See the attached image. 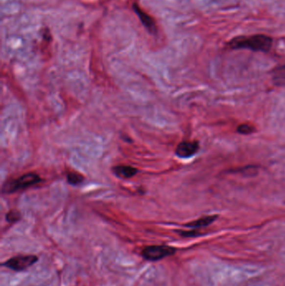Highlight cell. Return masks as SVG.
Masks as SVG:
<instances>
[{"label": "cell", "mask_w": 285, "mask_h": 286, "mask_svg": "<svg viewBox=\"0 0 285 286\" xmlns=\"http://www.w3.org/2000/svg\"><path fill=\"white\" fill-rule=\"evenodd\" d=\"M232 49H250L253 51L268 52L273 46L272 38L265 35L238 36L232 39L228 44Z\"/></svg>", "instance_id": "6da1fadb"}, {"label": "cell", "mask_w": 285, "mask_h": 286, "mask_svg": "<svg viewBox=\"0 0 285 286\" xmlns=\"http://www.w3.org/2000/svg\"><path fill=\"white\" fill-rule=\"evenodd\" d=\"M41 182V178L34 172H28L20 176V178L6 182L3 184V192L4 193H13L20 190L29 189L30 187L36 185Z\"/></svg>", "instance_id": "7a4b0ae2"}, {"label": "cell", "mask_w": 285, "mask_h": 286, "mask_svg": "<svg viewBox=\"0 0 285 286\" xmlns=\"http://www.w3.org/2000/svg\"><path fill=\"white\" fill-rule=\"evenodd\" d=\"M177 249L168 245H149L143 248L141 255L143 259L148 261H162L165 258L175 255Z\"/></svg>", "instance_id": "3957f363"}, {"label": "cell", "mask_w": 285, "mask_h": 286, "mask_svg": "<svg viewBox=\"0 0 285 286\" xmlns=\"http://www.w3.org/2000/svg\"><path fill=\"white\" fill-rule=\"evenodd\" d=\"M39 258L34 255H19L10 258L3 263V266L16 272H22L37 263Z\"/></svg>", "instance_id": "277c9868"}, {"label": "cell", "mask_w": 285, "mask_h": 286, "mask_svg": "<svg viewBox=\"0 0 285 286\" xmlns=\"http://www.w3.org/2000/svg\"><path fill=\"white\" fill-rule=\"evenodd\" d=\"M199 144L197 142L185 141L179 143L176 149V154L181 158H191L198 152Z\"/></svg>", "instance_id": "5b68a950"}, {"label": "cell", "mask_w": 285, "mask_h": 286, "mask_svg": "<svg viewBox=\"0 0 285 286\" xmlns=\"http://www.w3.org/2000/svg\"><path fill=\"white\" fill-rule=\"evenodd\" d=\"M132 8L136 12L137 16L140 19L141 22L142 23L143 25L145 26V29H147L151 34H153V35L156 34L157 31V27L155 20L148 14H146L137 3H133Z\"/></svg>", "instance_id": "8992f818"}, {"label": "cell", "mask_w": 285, "mask_h": 286, "mask_svg": "<svg viewBox=\"0 0 285 286\" xmlns=\"http://www.w3.org/2000/svg\"><path fill=\"white\" fill-rule=\"evenodd\" d=\"M217 218V215H210L205 217H200L197 220L192 221L191 223H187L185 226L191 229H199L205 228L214 223Z\"/></svg>", "instance_id": "52a82bcc"}, {"label": "cell", "mask_w": 285, "mask_h": 286, "mask_svg": "<svg viewBox=\"0 0 285 286\" xmlns=\"http://www.w3.org/2000/svg\"><path fill=\"white\" fill-rule=\"evenodd\" d=\"M115 175L121 178H131L137 174V169L133 167L126 166V165H119L112 168Z\"/></svg>", "instance_id": "ba28073f"}, {"label": "cell", "mask_w": 285, "mask_h": 286, "mask_svg": "<svg viewBox=\"0 0 285 286\" xmlns=\"http://www.w3.org/2000/svg\"><path fill=\"white\" fill-rule=\"evenodd\" d=\"M273 80L277 86H285V66L276 67L273 71Z\"/></svg>", "instance_id": "9c48e42d"}, {"label": "cell", "mask_w": 285, "mask_h": 286, "mask_svg": "<svg viewBox=\"0 0 285 286\" xmlns=\"http://www.w3.org/2000/svg\"><path fill=\"white\" fill-rule=\"evenodd\" d=\"M66 178H67L68 183L71 185H80L84 181V177L82 175L74 172H68Z\"/></svg>", "instance_id": "30bf717a"}, {"label": "cell", "mask_w": 285, "mask_h": 286, "mask_svg": "<svg viewBox=\"0 0 285 286\" xmlns=\"http://www.w3.org/2000/svg\"><path fill=\"white\" fill-rule=\"evenodd\" d=\"M20 217H21L20 213L18 212L16 210H11L6 214V220L8 221L9 223H16L20 220Z\"/></svg>", "instance_id": "8fae6325"}, {"label": "cell", "mask_w": 285, "mask_h": 286, "mask_svg": "<svg viewBox=\"0 0 285 286\" xmlns=\"http://www.w3.org/2000/svg\"><path fill=\"white\" fill-rule=\"evenodd\" d=\"M178 233L181 236L185 238L197 237L200 235H203V233L199 232L198 229H192L189 231H179Z\"/></svg>", "instance_id": "7c38bea8"}, {"label": "cell", "mask_w": 285, "mask_h": 286, "mask_svg": "<svg viewBox=\"0 0 285 286\" xmlns=\"http://www.w3.org/2000/svg\"><path fill=\"white\" fill-rule=\"evenodd\" d=\"M254 131V127H253L251 125H248V124H242V125H240V126L238 127V132L241 133V134H250V133H252Z\"/></svg>", "instance_id": "4fadbf2b"}]
</instances>
